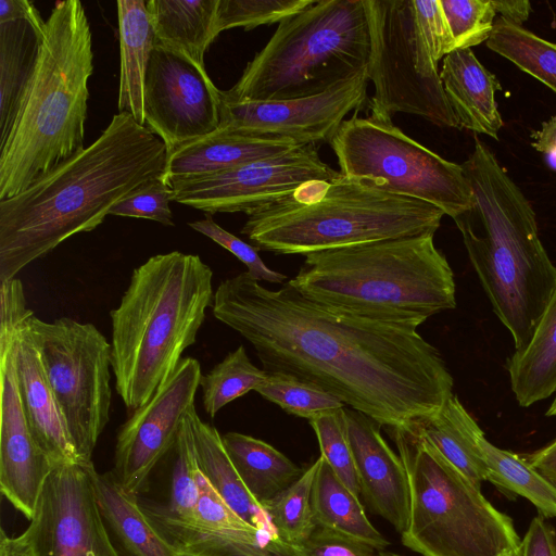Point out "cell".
Returning <instances> with one entry per match:
<instances>
[{
	"label": "cell",
	"instance_id": "obj_49",
	"mask_svg": "<svg viewBox=\"0 0 556 556\" xmlns=\"http://www.w3.org/2000/svg\"><path fill=\"white\" fill-rule=\"evenodd\" d=\"M523 457L530 465L556 484V438L545 446Z\"/></svg>",
	"mask_w": 556,
	"mask_h": 556
},
{
	"label": "cell",
	"instance_id": "obj_31",
	"mask_svg": "<svg viewBox=\"0 0 556 556\" xmlns=\"http://www.w3.org/2000/svg\"><path fill=\"white\" fill-rule=\"evenodd\" d=\"M311 505L316 526L354 536L379 551L389 545L368 520L359 497L348 489L321 456L313 482Z\"/></svg>",
	"mask_w": 556,
	"mask_h": 556
},
{
	"label": "cell",
	"instance_id": "obj_32",
	"mask_svg": "<svg viewBox=\"0 0 556 556\" xmlns=\"http://www.w3.org/2000/svg\"><path fill=\"white\" fill-rule=\"evenodd\" d=\"M43 29L27 21L0 23V141L34 71Z\"/></svg>",
	"mask_w": 556,
	"mask_h": 556
},
{
	"label": "cell",
	"instance_id": "obj_17",
	"mask_svg": "<svg viewBox=\"0 0 556 556\" xmlns=\"http://www.w3.org/2000/svg\"><path fill=\"white\" fill-rule=\"evenodd\" d=\"M146 126L167 153L218 129L220 90L187 59L154 47L144 77Z\"/></svg>",
	"mask_w": 556,
	"mask_h": 556
},
{
	"label": "cell",
	"instance_id": "obj_39",
	"mask_svg": "<svg viewBox=\"0 0 556 556\" xmlns=\"http://www.w3.org/2000/svg\"><path fill=\"white\" fill-rule=\"evenodd\" d=\"M344 407L318 415L308 421L317 437L320 456L348 489L359 497L361 486L348 438Z\"/></svg>",
	"mask_w": 556,
	"mask_h": 556
},
{
	"label": "cell",
	"instance_id": "obj_18",
	"mask_svg": "<svg viewBox=\"0 0 556 556\" xmlns=\"http://www.w3.org/2000/svg\"><path fill=\"white\" fill-rule=\"evenodd\" d=\"M194 520L179 522L153 504L141 507L159 534L177 554L189 556H300L296 546L261 531L235 514L200 472Z\"/></svg>",
	"mask_w": 556,
	"mask_h": 556
},
{
	"label": "cell",
	"instance_id": "obj_4",
	"mask_svg": "<svg viewBox=\"0 0 556 556\" xmlns=\"http://www.w3.org/2000/svg\"><path fill=\"white\" fill-rule=\"evenodd\" d=\"M93 73L91 30L78 0L59 2L46 20L38 58L0 141V201L81 152Z\"/></svg>",
	"mask_w": 556,
	"mask_h": 556
},
{
	"label": "cell",
	"instance_id": "obj_52",
	"mask_svg": "<svg viewBox=\"0 0 556 556\" xmlns=\"http://www.w3.org/2000/svg\"><path fill=\"white\" fill-rule=\"evenodd\" d=\"M0 556H36L30 544L23 534L10 538L1 530Z\"/></svg>",
	"mask_w": 556,
	"mask_h": 556
},
{
	"label": "cell",
	"instance_id": "obj_15",
	"mask_svg": "<svg viewBox=\"0 0 556 556\" xmlns=\"http://www.w3.org/2000/svg\"><path fill=\"white\" fill-rule=\"evenodd\" d=\"M368 81L365 68L313 97L241 102L220 98L218 128L299 146L330 143L344 117L367 106Z\"/></svg>",
	"mask_w": 556,
	"mask_h": 556
},
{
	"label": "cell",
	"instance_id": "obj_10",
	"mask_svg": "<svg viewBox=\"0 0 556 556\" xmlns=\"http://www.w3.org/2000/svg\"><path fill=\"white\" fill-rule=\"evenodd\" d=\"M340 173L367 179L394 194L430 203L453 219L472 205L462 165L405 135L392 121L355 113L330 141Z\"/></svg>",
	"mask_w": 556,
	"mask_h": 556
},
{
	"label": "cell",
	"instance_id": "obj_6",
	"mask_svg": "<svg viewBox=\"0 0 556 556\" xmlns=\"http://www.w3.org/2000/svg\"><path fill=\"white\" fill-rule=\"evenodd\" d=\"M434 235L305 255L289 282L306 299L363 318L418 327L456 306L455 280Z\"/></svg>",
	"mask_w": 556,
	"mask_h": 556
},
{
	"label": "cell",
	"instance_id": "obj_3",
	"mask_svg": "<svg viewBox=\"0 0 556 556\" xmlns=\"http://www.w3.org/2000/svg\"><path fill=\"white\" fill-rule=\"evenodd\" d=\"M472 205L454 218L493 312L525 350L556 290V266L521 189L477 137L462 164Z\"/></svg>",
	"mask_w": 556,
	"mask_h": 556
},
{
	"label": "cell",
	"instance_id": "obj_13",
	"mask_svg": "<svg viewBox=\"0 0 556 556\" xmlns=\"http://www.w3.org/2000/svg\"><path fill=\"white\" fill-rule=\"evenodd\" d=\"M341 175L325 163L316 146H299L276 156L226 170L165 180L172 201L205 212L247 215L292 194L311 180Z\"/></svg>",
	"mask_w": 556,
	"mask_h": 556
},
{
	"label": "cell",
	"instance_id": "obj_30",
	"mask_svg": "<svg viewBox=\"0 0 556 556\" xmlns=\"http://www.w3.org/2000/svg\"><path fill=\"white\" fill-rule=\"evenodd\" d=\"M506 368L520 406L529 407L556 393V290L528 346L514 352Z\"/></svg>",
	"mask_w": 556,
	"mask_h": 556
},
{
	"label": "cell",
	"instance_id": "obj_8",
	"mask_svg": "<svg viewBox=\"0 0 556 556\" xmlns=\"http://www.w3.org/2000/svg\"><path fill=\"white\" fill-rule=\"evenodd\" d=\"M365 0H316L279 23L220 98L230 102L313 97L368 67Z\"/></svg>",
	"mask_w": 556,
	"mask_h": 556
},
{
	"label": "cell",
	"instance_id": "obj_12",
	"mask_svg": "<svg viewBox=\"0 0 556 556\" xmlns=\"http://www.w3.org/2000/svg\"><path fill=\"white\" fill-rule=\"evenodd\" d=\"M48 382L83 462H91L110 420L111 344L91 323L70 317L26 321Z\"/></svg>",
	"mask_w": 556,
	"mask_h": 556
},
{
	"label": "cell",
	"instance_id": "obj_54",
	"mask_svg": "<svg viewBox=\"0 0 556 556\" xmlns=\"http://www.w3.org/2000/svg\"><path fill=\"white\" fill-rule=\"evenodd\" d=\"M502 556H522L521 547L518 546L517 548H514Z\"/></svg>",
	"mask_w": 556,
	"mask_h": 556
},
{
	"label": "cell",
	"instance_id": "obj_25",
	"mask_svg": "<svg viewBox=\"0 0 556 556\" xmlns=\"http://www.w3.org/2000/svg\"><path fill=\"white\" fill-rule=\"evenodd\" d=\"M201 475L225 504L250 526L277 536L263 507L253 498L223 444L217 429L204 422L192 407L186 415Z\"/></svg>",
	"mask_w": 556,
	"mask_h": 556
},
{
	"label": "cell",
	"instance_id": "obj_24",
	"mask_svg": "<svg viewBox=\"0 0 556 556\" xmlns=\"http://www.w3.org/2000/svg\"><path fill=\"white\" fill-rule=\"evenodd\" d=\"M219 0H149L147 11L154 33V47L174 52L207 73L204 53L218 36Z\"/></svg>",
	"mask_w": 556,
	"mask_h": 556
},
{
	"label": "cell",
	"instance_id": "obj_48",
	"mask_svg": "<svg viewBox=\"0 0 556 556\" xmlns=\"http://www.w3.org/2000/svg\"><path fill=\"white\" fill-rule=\"evenodd\" d=\"M27 21L39 29H43L46 21L41 17L33 2L28 0H0V23Z\"/></svg>",
	"mask_w": 556,
	"mask_h": 556
},
{
	"label": "cell",
	"instance_id": "obj_7",
	"mask_svg": "<svg viewBox=\"0 0 556 556\" xmlns=\"http://www.w3.org/2000/svg\"><path fill=\"white\" fill-rule=\"evenodd\" d=\"M291 195V194H290ZM290 195L248 215L241 229L257 250L302 254L403 237L434 235L444 212L386 191L367 179L340 175L319 199Z\"/></svg>",
	"mask_w": 556,
	"mask_h": 556
},
{
	"label": "cell",
	"instance_id": "obj_2",
	"mask_svg": "<svg viewBox=\"0 0 556 556\" xmlns=\"http://www.w3.org/2000/svg\"><path fill=\"white\" fill-rule=\"evenodd\" d=\"M165 143L126 113L89 147L23 192L0 201V281L66 239L101 225L112 207L164 177Z\"/></svg>",
	"mask_w": 556,
	"mask_h": 556
},
{
	"label": "cell",
	"instance_id": "obj_53",
	"mask_svg": "<svg viewBox=\"0 0 556 556\" xmlns=\"http://www.w3.org/2000/svg\"><path fill=\"white\" fill-rule=\"evenodd\" d=\"M546 416L556 417V393H555V397H554L552 404L549 405L548 409L546 410Z\"/></svg>",
	"mask_w": 556,
	"mask_h": 556
},
{
	"label": "cell",
	"instance_id": "obj_27",
	"mask_svg": "<svg viewBox=\"0 0 556 556\" xmlns=\"http://www.w3.org/2000/svg\"><path fill=\"white\" fill-rule=\"evenodd\" d=\"M117 5L121 74L117 108L146 126L144 77L154 49V33L144 0H119Z\"/></svg>",
	"mask_w": 556,
	"mask_h": 556
},
{
	"label": "cell",
	"instance_id": "obj_41",
	"mask_svg": "<svg viewBox=\"0 0 556 556\" xmlns=\"http://www.w3.org/2000/svg\"><path fill=\"white\" fill-rule=\"evenodd\" d=\"M440 4L455 51L488 41L496 20L492 0H440Z\"/></svg>",
	"mask_w": 556,
	"mask_h": 556
},
{
	"label": "cell",
	"instance_id": "obj_1",
	"mask_svg": "<svg viewBox=\"0 0 556 556\" xmlns=\"http://www.w3.org/2000/svg\"><path fill=\"white\" fill-rule=\"evenodd\" d=\"M212 308L264 370L314 383L389 429L437 413L453 394L441 353L416 327L333 311L289 281L270 290L238 274L220 282Z\"/></svg>",
	"mask_w": 556,
	"mask_h": 556
},
{
	"label": "cell",
	"instance_id": "obj_55",
	"mask_svg": "<svg viewBox=\"0 0 556 556\" xmlns=\"http://www.w3.org/2000/svg\"><path fill=\"white\" fill-rule=\"evenodd\" d=\"M379 556H402V555H399V554H395V553H392V552L380 551L379 552Z\"/></svg>",
	"mask_w": 556,
	"mask_h": 556
},
{
	"label": "cell",
	"instance_id": "obj_36",
	"mask_svg": "<svg viewBox=\"0 0 556 556\" xmlns=\"http://www.w3.org/2000/svg\"><path fill=\"white\" fill-rule=\"evenodd\" d=\"M317 468L318 459L288 489L263 505L277 536L288 544L300 545L316 527L311 494Z\"/></svg>",
	"mask_w": 556,
	"mask_h": 556
},
{
	"label": "cell",
	"instance_id": "obj_22",
	"mask_svg": "<svg viewBox=\"0 0 556 556\" xmlns=\"http://www.w3.org/2000/svg\"><path fill=\"white\" fill-rule=\"evenodd\" d=\"M440 78L458 128L498 140L504 122L495 93L502 86L472 50H456L447 54L443 59Z\"/></svg>",
	"mask_w": 556,
	"mask_h": 556
},
{
	"label": "cell",
	"instance_id": "obj_33",
	"mask_svg": "<svg viewBox=\"0 0 556 556\" xmlns=\"http://www.w3.org/2000/svg\"><path fill=\"white\" fill-rule=\"evenodd\" d=\"M480 450L488 468V481L528 500L545 518L556 517V484L523 457L492 444L485 435Z\"/></svg>",
	"mask_w": 556,
	"mask_h": 556
},
{
	"label": "cell",
	"instance_id": "obj_40",
	"mask_svg": "<svg viewBox=\"0 0 556 556\" xmlns=\"http://www.w3.org/2000/svg\"><path fill=\"white\" fill-rule=\"evenodd\" d=\"M316 0H219L216 30L241 27L244 30L261 25L280 23L303 11Z\"/></svg>",
	"mask_w": 556,
	"mask_h": 556
},
{
	"label": "cell",
	"instance_id": "obj_37",
	"mask_svg": "<svg viewBox=\"0 0 556 556\" xmlns=\"http://www.w3.org/2000/svg\"><path fill=\"white\" fill-rule=\"evenodd\" d=\"M172 451L174 463L169 501L166 505L153 504V506L169 519L191 522L194 520L200 497V470L186 417Z\"/></svg>",
	"mask_w": 556,
	"mask_h": 556
},
{
	"label": "cell",
	"instance_id": "obj_56",
	"mask_svg": "<svg viewBox=\"0 0 556 556\" xmlns=\"http://www.w3.org/2000/svg\"><path fill=\"white\" fill-rule=\"evenodd\" d=\"M178 556H189V555L178 554Z\"/></svg>",
	"mask_w": 556,
	"mask_h": 556
},
{
	"label": "cell",
	"instance_id": "obj_38",
	"mask_svg": "<svg viewBox=\"0 0 556 556\" xmlns=\"http://www.w3.org/2000/svg\"><path fill=\"white\" fill-rule=\"evenodd\" d=\"M255 391L286 413L308 420L345 406L318 386L287 374L267 372L266 380Z\"/></svg>",
	"mask_w": 556,
	"mask_h": 556
},
{
	"label": "cell",
	"instance_id": "obj_9",
	"mask_svg": "<svg viewBox=\"0 0 556 556\" xmlns=\"http://www.w3.org/2000/svg\"><path fill=\"white\" fill-rule=\"evenodd\" d=\"M410 492L402 543L421 556H502L520 546L513 519L408 425L390 428Z\"/></svg>",
	"mask_w": 556,
	"mask_h": 556
},
{
	"label": "cell",
	"instance_id": "obj_43",
	"mask_svg": "<svg viewBox=\"0 0 556 556\" xmlns=\"http://www.w3.org/2000/svg\"><path fill=\"white\" fill-rule=\"evenodd\" d=\"M172 190L163 178L152 180L117 202L109 215L146 218L164 226H174L169 208Z\"/></svg>",
	"mask_w": 556,
	"mask_h": 556
},
{
	"label": "cell",
	"instance_id": "obj_34",
	"mask_svg": "<svg viewBox=\"0 0 556 556\" xmlns=\"http://www.w3.org/2000/svg\"><path fill=\"white\" fill-rule=\"evenodd\" d=\"M485 45L556 93L555 42L500 16Z\"/></svg>",
	"mask_w": 556,
	"mask_h": 556
},
{
	"label": "cell",
	"instance_id": "obj_44",
	"mask_svg": "<svg viewBox=\"0 0 556 556\" xmlns=\"http://www.w3.org/2000/svg\"><path fill=\"white\" fill-rule=\"evenodd\" d=\"M33 314L22 281L17 277L0 281V352L15 344L20 330Z\"/></svg>",
	"mask_w": 556,
	"mask_h": 556
},
{
	"label": "cell",
	"instance_id": "obj_23",
	"mask_svg": "<svg viewBox=\"0 0 556 556\" xmlns=\"http://www.w3.org/2000/svg\"><path fill=\"white\" fill-rule=\"evenodd\" d=\"M299 147L286 139L261 138L218 128L167 153L164 181L206 175L287 153Z\"/></svg>",
	"mask_w": 556,
	"mask_h": 556
},
{
	"label": "cell",
	"instance_id": "obj_45",
	"mask_svg": "<svg viewBox=\"0 0 556 556\" xmlns=\"http://www.w3.org/2000/svg\"><path fill=\"white\" fill-rule=\"evenodd\" d=\"M296 547L300 556H379L380 552L359 539L320 526Z\"/></svg>",
	"mask_w": 556,
	"mask_h": 556
},
{
	"label": "cell",
	"instance_id": "obj_21",
	"mask_svg": "<svg viewBox=\"0 0 556 556\" xmlns=\"http://www.w3.org/2000/svg\"><path fill=\"white\" fill-rule=\"evenodd\" d=\"M26 321L16 339L15 369L22 405L33 437L53 466L83 462L48 382Z\"/></svg>",
	"mask_w": 556,
	"mask_h": 556
},
{
	"label": "cell",
	"instance_id": "obj_42",
	"mask_svg": "<svg viewBox=\"0 0 556 556\" xmlns=\"http://www.w3.org/2000/svg\"><path fill=\"white\" fill-rule=\"evenodd\" d=\"M195 231L206 236L224 249L228 250L248 268V274L256 281L285 283L287 276L267 267L257 253V249L216 224L210 214L205 218L189 223Z\"/></svg>",
	"mask_w": 556,
	"mask_h": 556
},
{
	"label": "cell",
	"instance_id": "obj_19",
	"mask_svg": "<svg viewBox=\"0 0 556 556\" xmlns=\"http://www.w3.org/2000/svg\"><path fill=\"white\" fill-rule=\"evenodd\" d=\"M15 344L0 352V489L13 507L30 520L53 465L35 441L24 413L16 380Z\"/></svg>",
	"mask_w": 556,
	"mask_h": 556
},
{
	"label": "cell",
	"instance_id": "obj_29",
	"mask_svg": "<svg viewBox=\"0 0 556 556\" xmlns=\"http://www.w3.org/2000/svg\"><path fill=\"white\" fill-rule=\"evenodd\" d=\"M224 447L253 498L263 507L304 472L270 444L239 432L222 435Z\"/></svg>",
	"mask_w": 556,
	"mask_h": 556
},
{
	"label": "cell",
	"instance_id": "obj_28",
	"mask_svg": "<svg viewBox=\"0 0 556 556\" xmlns=\"http://www.w3.org/2000/svg\"><path fill=\"white\" fill-rule=\"evenodd\" d=\"M103 519L128 556H178L144 514L138 495L124 489L112 471H93Z\"/></svg>",
	"mask_w": 556,
	"mask_h": 556
},
{
	"label": "cell",
	"instance_id": "obj_51",
	"mask_svg": "<svg viewBox=\"0 0 556 556\" xmlns=\"http://www.w3.org/2000/svg\"><path fill=\"white\" fill-rule=\"evenodd\" d=\"M531 147L543 154H556V115L542 123L541 129L531 134Z\"/></svg>",
	"mask_w": 556,
	"mask_h": 556
},
{
	"label": "cell",
	"instance_id": "obj_16",
	"mask_svg": "<svg viewBox=\"0 0 556 556\" xmlns=\"http://www.w3.org/2000/svg\"><path fill=\"white\" fill-rule=\"evenodd\" d=\"M202 377L200 363L184 357L174 372L119 428L114 473L128 492L138 495L159 462L172 451L184 418L194 407Z\"/></svg>",
	"mask_w": 556,
	"mask_h": 556
},
{
	"label": "cell",
	"instance_id": "obj_11",
	"mask_svg": "<svg viewBox=\"0 0 556 556\" xmlns=\"http://www.w3.org/2000/svg\"><path fill=\"white\" fill-rule=\"evenodd\" d=\"M370 58L368 78L374 94L370 116L392 121L397 113L424 117L440 127L458 123L419 29L413 0H365Z\"/></svg>",
	"mask_w": 556,
	"mask_h": 556
},
{
	"label": "cell",
	"instance_id": "obj_26",
	"mask_svg": "<svg viewBox=\"0 0 556 556\" xmlns=\"http://www.w3.org/2000/svg\"><path fill=\"white\" fill-rule=\"evenodd\" d=\"M408 426L476 485L488 481L489 472L480 450L484 432L456 394L453 393L437 413Z\"/></svg>",
	"mask_w": 556,
	"mask_h": 556
},
{
	"label": "cell",
	"instance_id": "obj_20",
	"mask_svg": "<svg viewBox=\"0 0 556 556\" xmlns=\"http://www.w3.org/2000/svg\"><path fill=\"white\" fill-rule=\"evenodd\" d=\"M346 432L361 486L370 510L401 534L409 520L410 492L404 464L380 433V425L344 407Z\"/></svg>",
	"mask_w": 556,
	"mask_h": 556
},
{
	"label": "cell",
	"instance_id": "obj_5",
	"mask_svg": "<svg viewBox=\"0 0 556 556\" xmlns=\"http://www.w3.org/2000/svg\"><path fill=\"white\" fill-rule=\"evenodd\" d=\"M213 271L199 255L172 251L134 269L110 312L111 365L125 406L146 404L197 341L213 306Z\"/></svg>",
	"mask_w": 556,
	"mask_h": 556
},
{
	"label": "cell",
	"instance_id": "obj_35",
	"mask_svg": "<svg viewBox=\"0 0 556 556\" xmlns=\"http://www.w3.org/2000/svg\"><path fill=\"white\" fill-rule=\"evenodd\" d=\"M266 377L267 371L256 367L248 357L244 346L239 345L200 379L206 414L214 418L233 400L251 390L255 391Z\"/></svg>",
	"mask_w": 556,
	"mask_h": 556
},
{
	"label": "cell",
	"instance_id": "obj_46",
	"mask_svg": "<svg viewBox=\"0 0 556 556\" xmlns=\"http://www.w3.org/2000/svg\"><path fill=\"white\" fill-rule=\"evenodd\" d=\"M416 20L433 61H439L455 51L440 0H413Z\"/></svg>",
	"mask_w": 556,
	"mask_h": 556
},
{
	"label": "cell",
	"instance_id": "obj_47",
	"mask_svg": "<svg viewBox=\"0 0 556 556\" xmlns=\"http://www.w3.org/2000/svg\"><path fill=\"white\" fill-rule=\"evenodd\" d=\"M522 556H556V532L542 516L534 517L520 543Z\"/></svg>",
	"mask_w": 556,
	"mask_h": 556
},
{
	"label": "cell",
	"instance_id": "obj_50",
	"mask_svg": "<svg viewBox=\"0 0 556 556\" xmlns=\"http://www.w3.org/2000/svg\"><path fill=\"white\" fill-rule=\"evenodd\" d=\"M492 5L503 20L519 26L531 13V3L527 0H492Z\"/></svg>",
	"mask_w": 556,
	"mask_h": 556
},
{
	"label": "cell",
	"instance_id": "obj_14",
	"mask_svg": "<svg viewBox=\"0 0 556 556\" xmlns=\"http://www.w3.org/2000/svg\"><path fill=\"white\" fill-rule=\"evenodd\" d=\"M92 462L54 465L22 533L36 556H121L101 514Z\"/></svg>",
	"mask_w": 556,
	"mask_h": 556
}]
</instances>
